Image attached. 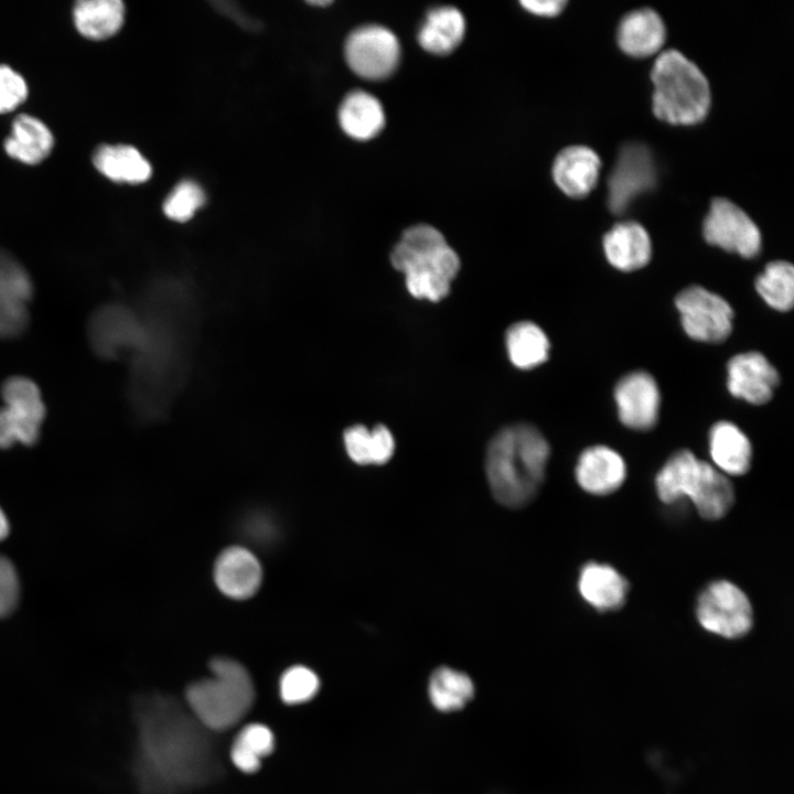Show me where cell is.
Wrapping results in <instances>:
<instances>
[{
	"mask_svg": "<svg viewBox=\"0 0 794 794\" xmlns=\"http://www.w3.org/2000/svg\"><path fill=\"white\" fill-rule=\"evenodd\" d=\"M505 341L508 357L518 368L530 369L548 358V337L533 322L523 321L511 325Z\"/></svg>",
	"mask_w": 794,
	"mask_h": 794,
	"instance_id": "cell-29",
	"label": "cell"
},
{
	"mask_svg": "<svg viewBox=\"0 0 794 794\" xmlns=\"http://www.w3.org/2000/svg\"><path fill=\"white\" fill-rule=\"evenodd\" d=\"M395 269L405 275L409 293L418 299L439 301L450 291L460 269L457 253L437 228L418 224L404 230L390 254Z\"/></svg>",
	"mask_w": 794,
	"mask_h": 794,
	"instance_id": "cell-3",
	"label": "cell"
},
{
	"mask_svg": "<svg viewBox=\"0 0 794 794\" xmlns=\"http://www.w3.org/2000/svg\"><path fill=\"white\" fill-rule=\"evenodd\" d=\"M549 452L545 437L529 423L501 429L485 455L486 478L496 501L507 507L527 504L544 481Z\"/></svg>",
	"mask_w": 794,
	"mask_h": 794,
	"instance_id": "cell-2",
	"label": "cell"
},
{
	"mask_svg": "<svg viewBox=\"0 0 794 794\" xmlns=\"http://www.w3.org/2000/svg\"><path fill=\"white\" fill-rule=\"evenodd\" d=\"M581 597L599 611L619 609L625 601L627 581L609 565L589 562L578 580Z\"/></svg>",
	"mask_w": 794,
	"mask_h": 794,
	"instance_id": "cell-22",
	"label": "cell"
},
{
	"mask_svg": "<svg viewBox=\"0 0 794 794\" xmlns=\"http://www.w3.org/2000/svg\"><path fill=\"white\" fill-rule=\"evenodd\" d=\"M20 582L12 562L0 555V618L11 613L19 601Z\"/></svg>",
	"mask_w": 794,
	"mask_h": 794,
	"instance_id": "cell-37",
	"label": "cell"
},
{
	"mask_svg": "<svg viewBox=\"0 0 794 794\" xmlns=\"http://www.w3.org/2000/svg\"><path fill=\"white\" fill-rule=\"evenodd\" d=\"M73 19L82 35L105 40L121 28L125 4L120 0H79L73 8Z\"/></svg>",
	"mask_w": 794,
	"mask_h": 794,
	"instance_id": "cell-27",
	"label": "cell"
},
{
	"mask_svg": "<svg viewBox=\"0 0 794 794\" xmlns=\"http://www.w3.org/2000/svg\"><path fill=\"white\" fill-rule=\"evenodd\" d=\"M621 422L635 430L652 429L658 418L661 394L655 378L644 371L623 376L614 388Z\"/></svg>",
	"mask_w": 794,
	"mask_h": 794,
	"instance_id": "cell-14",
	"label": "cell"
},
{
	"mask_svg": "<svg viewBox=\"0 0 794 794\" xmlns=\"http://www.w3.org/2000/svg\"><path fill=\"white\" fill-rule=\"evenodd\" d=\"M319 687L320 680L313 670L296 665L288 668L280 678V698L287 705L303 704L316 695Z\"/></svg>",
	"mask_w": 794,
	"mask_h": 794,
	"instance_id": "cell-32",
	"label": "cell"
},
{
	"mask_svg": "<svg viewBox=\"0 0 794 794\" xmlns=\"http://www.w3.org/2000/svg\"><path fill=\"white\" fill-rule=\"evenodd\" d=\"M655 486L664 503L689 498L700 516L707 519L725 516L734 498L727 475L689 450L678 451L668 459L656 475Z\"/></svg>",
	"mask_w": 794,
	"mask_h": 794,
	"instance_id": "cell-6",
	"label": "cell"
},
{
	"mask_svg": "<svg viewBox=\"0 0 794 794\" xmlns=\"http://www.w3.org/2000/svg\"><path fill=\"white\" fill-rule=\"evenodd\" d=\"M576 479L586 492L607 495L615 492L626 478L623 458L607 446H593L580 454Z\"/></svg>",
	"mask_w": 794,
	"mask_h": 794,
	"instance_id": "cell-16",
	"label": "cell"
},
{
	"mask_svg": "<svg viewBox=\"0 0 794 794\" xmlns=\"http://www.w3.org/2000/svg\"><path fill=\"white\" fill-rule=\"evenodd\" d=\"M245 749L262 759L270 754L275 748L272 731L261 723H249L240 729L234 739Z\"/></svg>",
	"mask_w": 794,
	"mask_h": 794,
	"instance_id": "cell-36",
	"label": "cell"
},
{
	"mask_svg": "<svg viewBox=\"0 0 794 794\" xmlns=\"http://www.w3.org/2000/svg\"><path fill=\"white\" fill-rule=\"evenodd\" d=\"M709 453L720 472L742 475L750 468L752 447L739 427L729 421H719L709 431Z\"/></svg>",
	"mask_w": 794,
	"mask_h": 794,
	"instance_id": "cell-23",
	"label": "cell"
},
{
	"mask_svg": "<svg viewBox=\"0 0 794 794\" xmlns=\"http://www.w3.org/2000/svg\"><path fill=\"white\" fill-rule=\"evenodd\" d=\"M428 693L438 710L449 712L460 710L473 698L474 685L466 674L441 666L431 674Z\"/></svg>",
	"mask_w": 794,
	"mask_h": 794,
	"instance_id": "cell-30",
	"label": "cell"
},
{
	"mask_svg": "<svg viewBox=\"0 0 794 794\" xmlns=\"http://www.w3.org/2000/svg\"><path fill=\"white\" fill-rule=\"evenodd\" d=\"M262 571L256 556L248 549L233 546L217 558L214 578L219 590L233 599L251 597L261 582Z\"/></svg>",
	"mask_w": 794,
	"mask_h": 794,
	"instance_id": "cell-18",
	"label": "cell"
},
{
	"mask_svg": "<svg viewBox=\"0 0 794 794\" xmlns=\"http://www.w3.org/2000/svg\"><path fill=\"white\" fill-rule=\"evenodd\" d=\"M33 282L19 260L0 248V339L21 335L29 322Z\"/></svg>",
	"mask_w": 794,
	"mask_h": 794,
	"instance_id": "cell-12",
	"label": "cell"
},
{
	"mask_svg": "<svg viewBox=\"0 0 794 794\" xmlns=\"http://www.w3.org/2000/svg\"><path fill=\"white\" fill-rule=\"evenodd\" d=\"M26 97L25 79L9 65L0 64V114L14 110Z\"/></svg>",
	"mask_w": 794,
	"mask_h": 794,
	"instance_id": "cell-34",
	"label": "cell"
},
{
	"mask_svg": "<svg viewBox=\"0 0 794 794\" xmlns=\"http://www.w3.org/2000/svg\"><path fill=\"white\" fill-rule=\"evenodd\" d=\"M213 676L192 683L185 691L186 707L210 732L236 726L250 710L255 687L238 662L217 657L210 664Z\"/></svg>",
	"mask_w": 794,
	"mask_h": 794,
	"instance_id": "cell-4",
	"label": "cell"
},
{
	"mask_svg": "<svg viewBox=\"0 0 794 794\" xmlns=\"http://www.w3.org/2000/svg\"><path fill=\"white\" fill-rule=\"evenodd\" d=\"M249 521L247 528L250 534L256 537L255 539L262 543L272 540V537H275V525L270 518L266 516H254Z\"/></svg>",
	"mask_w": 794,
	"mask_h": 794,
	"instance_id": "cell-40",
	"label": "cell"
},
{
	"mask_svg": "<svg viewBox=\"0 0 794 794\" xmlns=\"http://www.w3.org/2000/svg\"><path fill=\"white\" fill-rule=\"evenodd\" d=\"M665 26L661 17L652 9L631 11L620 22L618 43L621 50L634 57H646L657 53L665 42Z\"/></svg>",
	"mask_w": 794,
	"mask_h": 794,
	"instance_id": "cell-20",
	"label": "cell"
},
{
	"mask_svg": "<svg viewBox=\"0 0 794 794\" xmlns=\"http://www.w3.org/2000/svg\"><path fill=\"white\" fill-rule=\"evenodd\" d=\"M464 32L462 13L453 7H439L427 13L418 32V42L427 52L444 55L461 43Z\"/></svg>",
	"mask_w": 794,
	"mask_h": 794,
	"instance_id": "cell-26",
	"label": "cell"
},
{
	"mask_svg": "<svg viewBox=\"0 0 794 794\" xmlns=\"http://www.w3.org/2000/svg\"><path fill=\"white\" fill-rule=\"evenodd\" d=\"M344 444L348 457L357 464H375L376 450L372 430L356 425L345 430Z\"/></svg>",
	"mask_w": 794,
	"mask_h": 794,
	"instance_id": "cell-35",
	"label": "cell"
},
{
	"mask_svg": "<svg viewBox=\"0 0 794 794\" xmlns=\"http://www.w3.org/2000/svg\"><path fill=\"white\" fill-rule=\"evenodd\" d=\"M521 4L526 9L527 11L532 12L533 14L540 15V17H555L559 14L564 7L566 6V1L562 0H545V1H522Z\"/></svg>",
	"mask_w": 794,
	"mask_h": 794,
	"instance_id": "cell-39",
	"label": "cell"
},
{
	"mask_svg": "<svg viewBox=\"0 0 794 794\" xmlns=\"http://www.w3.org/2000/svg\"><path fill=\"white\" fill-rule=\"evenodd\" d=\"M601 161L599 155L584 146H571L561 150L552 164V178L568 196L580 198L596 186Z\"/></svg>",
	"mask_w": 794,
	"mask_h": 794,
	"instance_id": "cell-17",
	"label": "cell"
},
{
	"mask_svg": "<svg viewBox=\"0 0 794 794\" xmlns=\"http://www.w3.org/2000/svg\"><path fill=\"white\" fill-rule=\"evenodd\" d=\"M95 168L114 182L138 184L151 176L148 160L132 146L101 144L93 154Z\"/></svg>",
	"mask_w": 794,
	"mask_h": 794,
	"instance_id": "cell-25",
	"label": "cell"
},
{
	"mask_svg": "<svg viewBox=\"0 0 794 794\" xmlns=\"http://www.w3.org/2000/svg\"><path fill=\"white\" fill-rule=\"evenodd\" d=\"M755 288L762 299L777 311H788L794 303V269L790 262L777 260L766 265L758 276Z\"/></svg>",
	"mask_w": 794,
	"mask_h": 794,
	"instance_id": "cell-31",
	"label": "cell"
},
{
	"mask_svg": "<svg viewBox=\"0 0 794 794\" xmlns=\"http://www.w3.org/2000/svg\"><path fill=\"white\" fill-rule=\"evenodd\" d=\"M205 203L203 190L192 181L179 183L163 203L164 214L178 222L189 221Z\"/></svg>",
	"mask_w": 794,
	"mask_h": 794,
	"instance_id": "cell-33",
	"label": "cell"
},
{
	"mask_svg": "<svg viewBox=\"0 0 794 794\" xmlns=\"http://www.w3.org/2000/svg\"><path fill=\"white\" fill-rule=\"evenodd\" d=\"M9 528L10 527L8 518L2 508L0 507V541L8 536Z\"/></svg>",
	"mask_w": 794,
	"mask_h": 794,
	"instance_id": "cell-41",
	"label": "cell"
},
{
	"mask_svg": "<svg viewBox=\"0 0 794 794\" xmlns=\"http://www.w3.org/2000/svg\"><path fill=\"white\" fill-rule=\"evenodd\" d=\"M330 3H331V1H324V0H323V1H321V0L310 1V4H312V6H321V7H322V6H328V4H330Z\"/></svg>",
	"mask_w": 794,
	"mask_h": 794,
	"instance_id": "cell-42",
	"label": "cell"
},
{
	"mask_svg": "<svg viewBox=\"0 0 794 794\" xmlns=\"http://www.w3.org/2000/svg\"><path fill=\"white\" fill-rule=\"evenodd\" d=\"M0 448L31 446L39 440L45 405L37 385L24 376H12L1 386Z\"/></svg>",
	"mask_w": 794,
	"mask_h": 794,
	"instance_id": "cell-7",
	"label": "cell"
},
{
	"mask_svg": "<svg viewBox=\"0 0 794 794\" xmlns=\"http://www.w3.org/2000/svg\"><path fill=\"white\" fill-rule=\"evenodd\" d=\"M344 52L351 69L366 79H383L389 76L400 55L395 34L376 24L355 29L346 39Z\"/></svg>",
	"mask_w": 794,
	"mask_h": 794,
	"instance_id": "cell-10",
	"label": "cell"
},
{
	"mask_svg": "<svg viewBox=\"0 0 794 794\" xmlns=\"http://www.w3.org/2000/svg\"><path fill=\"white\" fill-rule=\"evenodd\" d=\"M230 760L233 764L244 773H254L261 764V759L236 741H234L230 747Z\"/></svg>",
	"mask_w": 794,
	"mask_h": 794,
	"instance_id": "cell-38",
	"label": "cell"
},
{
	"mask_svg": "<svg viewBox=\"0 0 794 794\" xmlns=\"http://www.w3.org/2000/svg\"><path fill=\"white\" fill-rule=\"evenodd\" d=\"M654 85L653 111L672 125H695L710 107L707 78L691 61L676 50L662 52L651 73Z\"/></svg>",
	"mask_w": 794,
	"mask_h": 794,
	"instance_id": "cell-5",
	"label": "cell"
},
{
	"mask_svg": "<svg viewBox=\"0 0 794 794\" xmlns=\"http://www.w3.org/2000/svg\"><path fill=\"white\" fill-rule=\"evenodd\" d=\"M129 711L130 774L139 794H182L221 775L212 732L179 700L140 693L131 698Z\"/></svg>",
	"mask_w": 794,
	"mask_h": 794,
	"instance_id": "cell-1",
	"label": "cell"
},
{
	"mask_svg": "<svg viewBox=\"0 0 794 794\" xmlns=\"http://www.w3.org/2000/svg\"><path fill=\"white\" fill-rule=\"evenodd\" d=\"M54 137L49 127L29 114L18 115L3 147L13 159L25 164H37L51 153Z\"/></svg>",
	"mask_w": 794,
	"mask_h": 794,
	"instance_id": "cell-21",
	"label": "cell"
},
{
	"mask_svg": "<svg viewBox=\"0 0 794 794\" xmlns=\"http://www.w3.org/2000/svg\"><path fill=\"white\" fill-rule=\"evenodd\" d=\"M608 261L619 270L644 267L652 256V243L645 228L636 222L615 224L603 237Z\"/></svg>",
	"mask_w": 794,
	"mask_h": 794,
	"instance_id": "cell-19",
	"label": "cell"
},
{
	"mask_svg": "<svg viewBox=\"0 0 794 794\" xmlns=\"http://www.w3.org/2000/svg\"><path fill=\"white\" fill-rule=\"evenodd\" d=\"M655 180V165L648 149L640 143L625 144L608 182L610 210L621 214L637 195L652 189Z\"/></svg>",
	"mask_w": 794,
	"mask_h": 794,
	"instance_id": "cell-13",
	"label": "cell"
},
{
	"mask_svg": "<svg viewBox=\"0 0 794 794\" xmlns=\"http://www.w3.org/2000/svg\"><path fill=\"white\" fill-rule=\"evenodd\" d=\"M697 618L705 630L736 639L750 631L752 607L741 589L732 582L719 580L710 583L699 596Z\"/></svg>",
	"mask_w": 794,
	"mask_h": 794,
	"instance_id": "cell-8",
	"label": "cell"
},
{
	"mask_svg": "<svg viewBox=\"0 0 794 794\" xmlns=\"http://www.w3.org/2000/svg\"><path fill=\"white\" fill-rule=\"evenodd\" d=\"M705 239L727 251L752 258L761 249V234L749 215L731 201L712 200L704 221Z\"/></svg>",
	"mask_w": 794,
	"mask_h": 794,
	"instance_id": "cell-11",
	"label": "cell"
},
{
	"mask_svg": "<svg viewBox=\"0 0 794 794\" xmlns=\"http://www.w3.org/2000/svg\"><path fill=\"white\" fill-rule=\"evenodd\" d=\"M727 374L730 394L753 405L768 403L780 379L777 371L759 352L733 356L728 362Z\"/></svg>",
	"mask_w": 794,
	"mask_h": 794,
	"instance_id": "cell-15",
	"label": "cell"
},
{
	"mask_svg": "<svg viewBox=\"0 0 794 794\" xmlns=\"http://www.w3.org/2000/svg\"><path fill=\"white\" fill-rule=\"evenodd\" d=\"M675 304L683 329L691 339L718 343L729 336L733 311L722 297L700 286H690L677 294Z\"/></svg>",
	"mask_w": 794,
	"mask_h": 794,
	"instance_id": "cell-9",
	"label": "cell"
},
{
	"mask_svg": "<svg viewBox=\"0 0 794 794\" xmlns=\"http://www.w3.org/2000/svg\"><path fill=\"white\" fill-rule=\"evenodd\" d=\"M131 321L125 309L106 305L95 311L88 323V337L96 354L115 356L131 339Z\"/></svg>",
	"mask_w": 794,
	"mask_h": 794,
	"instance_id": "cell-28",
	"label": "cell"
},
{
	"mask_svg": "<svg viewBox=\"0 0 794 794\" xmlns=\"http://www.w3.org/2000/svg\"><path fill=\"white\" fill-rule=\"evenodd\" d=\"M339 121L350 137L368 140L382 131L385 114L376 97L363 90H354L340 105Z\"/></svg>",
	"mask_w": 794,
	"mask_h": 794,
	"instance_id": "cell-24",
	"label": "cell"
}]
</instances>
